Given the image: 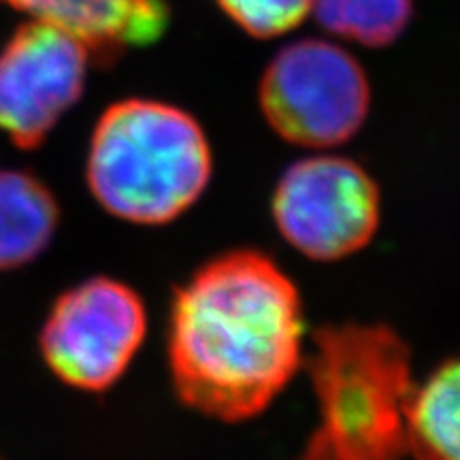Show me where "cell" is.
I'll return each mask as SVG.
<instances>
[{"mask_svg":"<svg viewBox=\"0 0 460 460\" xmlns=\"http://www.w3.org/2000/svg\"><path fill=\"white\" fill-rule=\"evenodd\" d=\"M258 102L281 139L331 149L360 132L371 107V85L356 58L324 39L286 45L264 68Z\"/></svg>","mask_w":460,"mask_h":460,"instance_id":"277c9868","label":"cell"},{"mask_svg":"<svg viewBox=\"0 0 460 460\" xmlns=\"http://www.w3.org/2000/svg\"><path fill=\"white\" fill-rule=\"evenodd\" d=\"M90 51L49 22L31 20L0 49V132L20 149L48 139L88 79Z\"/></svg>","mask_w":460,"mask_h":460,"instance_id":"52a82bcc","label":"cell"},{"mask_svg":"<svg viewBox=\"0 0 460 460\" xmlns=\"http://www.w3.org/2000/svg\"><path fill=\"white\" fill-rule=\"evenodd\" d=\"M458 362L446 360L422 386L413 384L405 405L407 456L458 460Z\"/></svg>","mask_w":460,"mask_h":460,"instance_id":"30bf717a","label":"cell"},{"mask_svg":"<svg viewBox=\"0 0 460 460\" xmlns=\"http://www.w3.org/2000/svg\"><path fill=\"white\" fill-rule=\"evenodd\" d=\"M32 20L73 34L96 65L115 62L124 51L154 43L169 26L166 0H0Z\"/></svg>","mask_w":460,"mask_h":460,"instance_id":"ba28073f","label":"cell"},{"mask_svg":"<svg viewBox=\"0 0 460 460\" xmlns=\"http://www.w3.org/2000/svg\"><path fill=\"white\" fill-rule=\"evenodd\" d=\"M303 337V301L284 269L258 250L226 252L172 296V386L203 416L256 418L301 369Z\"/></svg>","mask_w":460,"mask_h":460,"instance_id":"6da1fadb","label":"cell"},{"mask_svg":"<svg viewBox=\"0 0 460 460\" xmlns=\"http://www.w3.org/2000/svg\"><path fill=\"white\" fill-rule=\"evenodd\" d=\"M318 424L301 460H405L410 345L384 324L324 326L307 360Z\"/></svg>","mask_w":460,"mask_h":460,"instance_id":"3957f363","label":"cell"},{"mask_svg":"<svg viewBox=\"0 0 460 460\" xmlns=\"http://www.w3.org/2000/svg\"><path fill=\"white\" fill-rule=\"evenodd\" d=\"M147 314L124 281L90 278L56 298L39 348L49 371L82 393H105L146 341Z\"/></svg>","mask_w":460,"mask_h":460,"instance_id":"5b68a950","label":"cell"},{"mask_svg":"<svg viewBox=\"0 0 460 460\" xmlns=\"http://www.w3.org/2000/svg\"><path fill=\"white\" fill-rule=\"evenodd\" d=\"M217 4L245 34L273 39L301 26L314 0H217Z\"/></svg>","mask_w":460,"mask_h":460,"instance_id":"7c38bea8","label":"cell"},{"mask_svg":"<svg viewBox=\"0 0 460 460\" xmlns=\"http://www.w3.org/2000/svg\"><path fill=\"white\" fill-rule=\"evenodd\" d=\"M271 211L279 234L298 254L318 262L343 261L376 237L382 192L365 166L318 154L288 166Z\"/></svg>","mask_w":460,"mask_h":460,"instance_id":"8992f818","label":"cell"},{"mask_svg":"<svg viewBox=\"0 0 460 460\" xmlns=\"http://www.w3.org/2000/svg\"><path fill=\"white\" fill-rule=\"evenodd\" d=\"M416 0H314L326 32L365 48H388L410 26Z\"/></svg>","mask_w":460,"mask_h":460,"instance_id":"8fae6325","label":"cell"},{"mask_svg":"<svg viewBox=\"0 0 460 460\" xmlns=\"http://www.w3.org/2000/svg\"><path fill=\"white\" fill-rule=\"evenodd\" d=\"M214 156L203 126L181 107L126 99L107 107L92 130L85 181L118 220L160 226L203 197Z\"/></svg>","mask_w":460,"mask_h":460,"instance_id":"7a4b0ae2","label":"cell"},{"mask_svg":"<svg viewBox=\"0 0 460 460\" xmlns=\"http://www.w3.org/2000/svg\"><path fill=\"white\" fill-rule=\"evenodd\" d=\"M58 224L60 207L37 175L0 169V271L37 261L54 241Z\"/></svg>","mask_w":460,"mask_h":460,"instance_id":"9c48e42d","label":"cell"}]
</instances>
